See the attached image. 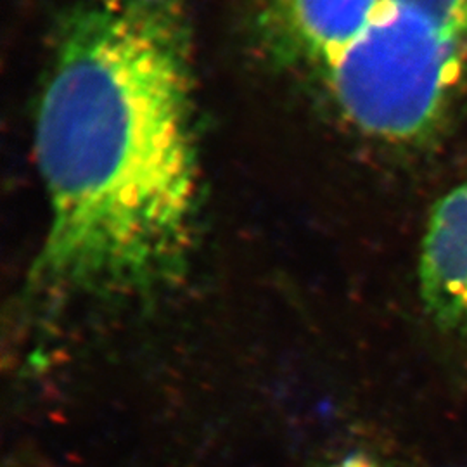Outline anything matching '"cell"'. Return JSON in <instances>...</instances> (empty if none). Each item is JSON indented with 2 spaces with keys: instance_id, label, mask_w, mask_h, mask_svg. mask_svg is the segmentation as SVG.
<instances>
[{
  "instance_id": "obj_2",
  "label": "cell",
  "mask_w": 467,
  "mask_h": 467,
  "mask_svg": "<svg viewBox=\"0 0 467 467\" xmlns=\"http://www.w3.org/2000/svg\"><path fill=\"white\" fill-rule=\"evenodd\" d=\"M339 115L393 146L440 134L467 82V38L389 0L320 69Z\"/></svg>"
},
{
  "instance_id": "obj_1",
  "label": "cell",
  "mask_w": 467,
  "mask_h": 467,
  "mask_svg": "<svg viewBox=\"0 0 467 467\" xmlns=\"http://www.w3.org/2000/svg\"><path fill=\"white\" fill-rule=\"evenodd\" d=\"M35 150L49 223L30 285L50 303L146 298L194 243L200 170L177 23L152 2L92 0L61 26Z\"/></svg>"
},
{
  "instance_id": "obj_4",
  "label": "cell",
  "mask_w": 467,
  "mask_h": 467,
  "mask_svg": "<svg viewBox=\"0 0 467 467\" xmlns=\"http://www.w3.org/2000/svg\"><path fill=\"white\" fill-rule=\"evenodd\" d=\"M467 38V0H389Z\"/></svg>"
},
{
  "instance_id": "obj_6",
  "label": "cell",
  "mask_w": 467,
  "mask_h": 467,
  "mask_svg": "<svg viewBox=\"0 0 467 467\" xmlns=\"http://www.w3.org/2000/svg\"><path fill=\"white\" fill-rule=\"evenodd\" d=\"M150 2H156V0H150Z\"/></svg>"
},
{
  "instance_id": "obj_5",
  "label": "cell",
  "mask_w": 467,
  "mask_h": 467,
  "mask_svg": "<svg viewBox=\"0 0 467 467\" xmlns=\"http://www.w3.org/2000/svg\"><path fill=\"white\" fill-rule=\"evenodd\" d=\"M334 467H374V464L368 461V459H364V457L353 455V457L345 459L343 462H339V464H336Z\"/></svg>"
},
{
  "instance_id": "obj_3",
  "label": "cell",
  "mask_w": 467,
  "mask_h": 467,
  "mask_svg": "<svg viewBox=\"0 0 467 467\" xmlns=\"http://www.w3.org/2000/svg\"><path fill=\"white\" fill-rule=\"evenodd\" d=\"M419 291L436 326L467 334V179L430 212L419 256Z\"/></svg>"
}]
</instances>
